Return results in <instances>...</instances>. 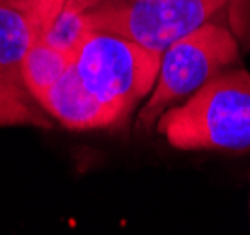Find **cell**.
<instances>
[{
	"label": "cell",
	"instance_id": "cell-4",
	"mask_svg": "<svg viewBox=\"0 0 250 235\" xmlns=\"http://www.w3.org/2000/svg\"><path fill=\"white\" fill-rule=\"evenodd\" d=\"M229 0H103L86 11L92 30L112 32L159 54L198 30Z\"/></svg>",
	"mask_w": 250,
	"mask_h": 235
},
{
	"label": "cell",
	"instance_id": "cell-7",
	"mask_svg": "<svg viewBox=\"0 0 250 235\" xmlns=\"http://www.w3.org/2000/svg\"><path fill=\"white\" fill-rule=\"evenodd\" d=\"M73 60L71 54L56 51L42 40L36 41L22 62V81L32 99L40 105L45 93L73 67Z\"/></svg>",
	"mask_w": 250,
	"mask_h": 235
},
{
	"label": "cell",
	"instance_id": "cell-2",
	"mask_svg": "<svg viewBox=\"0 0 250 235\" xmlns=\"http://www.w3.org/2000/svg\"><path fill=\"white\" fill-rule=\"evenodd\" d=\"M161 56L118 34L92 30L75 54L73 69L84 88L122 122L153 92Z\"/></svg>",
	"mask_w": 250,
	"mask_h": 235
},
{
	"label": "cell",
	"instance_id": "cell-5",
	"mask_svg": "<svg viewBox=\"0 0 250 235\" xmlns=\"http://www.w3.org/2000/svg\"><path fill=\"white\" fill-rule=\"evenodd\" d=\"M63 6L65 0L0 2V125H43L22 81V62Z\"/></svg>",
	"mask_w": 250,
	"mask_h": 235
},
{
	"label": "cell",
	"instance_id": "cell-9",
	"mask_svg": "<svg viewBox=\"0 0 250 235\" xmlns=\"http://www.w3.org/2000/svg\"><path fill=\"white\" fill-rule=\"evenodd\" d=\"M103 0H65V6L63 8H67V10L71 11H90L92 8H95L97 4H101Z\"/></svg>",
	"mask_w": 250,
	"mask_h": 235
},
{
	"label": "cell",
	"instance_id": "cell-8",
	"mask_svg": "<svg viewBox=\"0 0 250 235\" xmlns=\"http://www.w3.org/2000/svg\"><path fill=\"white\" fill-rule=\"evenodd\" d=\"M90 32H92V28H90L88 19H86V11L81 13V11H71L67 8H62V11L49 24V28L43 32L42 41L51 45L56 51L75 56Z\"/></svg>",
	"mask_w": 250,
	"mask_h": 235
},
{
	"label": "cell",
	"instance_id": "cell-1",
	"mask_svg": "<svg viewBox=\"0 0 250 235\" xmlns=\"http://www.w3.org/2000/svg\"><path fill=\"white\" fill-rule=\"evenodd\" d=\"M157 133L177 150L250 151V73L224 71L157 120Z\"/></svg>",
	"mask_w": 250,
	"mask_h": 235
},
{
	"label": "cell",
	"instance_id": "cell-6",
	"mask_svg": "<svg viewBox=\"0 0 250 235\" xmlns=\"http://www.w3.org/2000/svg\"><path fill=\"white\" fill-rule=\"evenodd\" d=\"M40 107L62 125L77 131L101 129L118 123L114 114L84 88L73 67L45 93Z\"/></svg>",
	"mask_w": 250,
	"mask_h": 235
},
{
	"label": "cell",
	"instance_id": "cell-10",
	"mask_svg": "<svg viewBox=\"0 0 250 235\" xmlns=\"http://www.w3.org/2000/svg\"><path fill=\"white\" fill-rule=\"evenodd\" d=\"M0 2H24V0H0Z\"/></svg>",
	"mask_w": 250,
	"mask_h": 235
},
{
	"label": "cell",
	"instance_id": "cell-3",
	"mask_svg": "<svg viewBox=\"0 0 250 235\" xmlns=\"http://www.w3.org/2000/svg\"><path fill=\"white\" fill-rule=\"evenodd\" d=\"M237 58L239 45L235 36L215 22H208L172 43L161 56L153 92L138 114V127H151L167 108L198 92Z\"/></svg>",
	"mask_w": 250,
	"mask_h": 235
}]
</instances>
